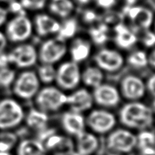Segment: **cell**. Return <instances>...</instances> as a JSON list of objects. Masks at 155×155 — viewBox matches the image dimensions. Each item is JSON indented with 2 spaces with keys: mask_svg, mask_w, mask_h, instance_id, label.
Instances as JSON below:
<instances>
[{
  "mask_svg": "<svg viewBox=\"0 0 155 155\" xmlns=\"http://www.w3.org/2000/svg\"><path fill=\"white\" fill-rule=\"evenodd\" d=\"M119 121L129 130H144L149 129L153 123V111L140 101H129L120 108Z\"/></svg>",
  "mask_w": 155,
  "mask_h": 155,
  "instance_id": "cell-1",
  "label": "cell"
},
{
  "mask_svg": "<svg viewBox=\"0 0 155 155\" xmlns=\"http://www.w3.org/2000/svg\"><path fill=\"white\" fill-rule=\"evenodd\" d=\"M33 99L36 108L49 114L56 113L66 106L67 95L57 86L47 85L40 88Z\"/></svg>",
  "mask_w": 155,
  "mask_h": 155,
  "instance_id": "cell-2",
  "label": "cell"
},
{
  "mask_svg": "<svg viewBox=\"0 0 155 155\" xmlns=\"http://www.w3.org/2000/svg\"><path fill=\"white\" fill-rule=\"evenodd\" d=\"M25 111L17 99H0V131H12L24 121Z\"/></svg>",
  "mask_w": 155,
  "mask_h": 155,
  "instance_id": "cell-3",
  "label": "cell"
},
{
  "mask_svg": "<svg viewBox=\"0 0 155 155\" xmlns=\"http://www.w3.org/2000/svg\"><path fill=\"white\" fill-rule=\"evenodd\" d=\"M106 145L111 153L128 154L137 148V136L129 129L115 128L107 134Z\"/></svg>",
  "mask_w": 155,
  "mask_h": 155,
  "instance_id": "cell-4",
  "label": "cell"
},
{
  "mask_svg": "<svg viewBox=\"0 0 155 155\" xmlns=\"http://www.w3.org/2000/svg\"><path fill=\"white\" fill-rule=\"evenodd\" d=\"M40 81L36 71L31 69L23 70L17 75L12 85V91L15 96L21 100L33 99L40 89Z\"/></svg>",
  "mask_w": 155,
  "mask_h": 155,
  "instance_id": "cell-5",
  "label": "cell"
},
{
  "mask_svg": "<svg viewBox=\"0 0 155 155\" xmlns=\"http://www.w3.org/2000/svg\"><path fill=\"white\" fill-rule=\"evenodd\" d=\"M33 33V21L25 13L15 15L5 24V34L9 42H26Z\"/></svg>",
  "mask_w": 155,
  "mask_h": 155,
  "instance_id": "cell-6",
  "label": "cell"
},
{
  "mask_svg": "<svg viewBox=\"0 0 155 155\" xmlns=\"http://www.w3.org/2000/svg\"><path fill=\"white\" fill-rule=\"evenodd\" d=\"M86 126L96 135H107L115 128L117 117L113 113L105 108L91 110L85 117Z\"/></svg>",
  "mask_w": 155,
  "mask_h": 155,
  "instance_id": "cell-7",
  "label": "cell"
},
{
  "mask_svg": "<svg viewBox=\"0 0 155 155\" xmlns=\"http://www.w3.org/2000/svg\"><path fill=\"white\" fill-rule=\"evenodd\" d=\"M55 83L64 92L78 88L81 83V70L79 64L71 60L62 62L56 68Z\"/></svg>",
  "mask_w": 155,
  "mask_h": 155,
  "instance_id": "cell-8",
  "label": "cell"
},
{
  "mask_svg": "<svg viewBox=\"0 0 155 155\" xmlns=\"http://www.w3.org/2000/svg\"><path fill=\"white\" fill-rule=\"evenodd\" d=\"M40 64L55 65L63 59L68 52L67 41L58 36L46 39L37 49Z\"/></svg>",
  "mask_w": 155,
  "mask_h": 155,
  "instance_id": "cell-9",
  "label": "cell"
},
{
  "mask_svg": "<svg viewBox=\"0 0 155 155\" xmlns=\"http://www.w3.org/2000/svg\"><path fill=\"white\" fill-rule=\"evenodd\" d=\"M10 64L21 70H28L34 66L38 60V51L30 43H18L8 52Z\"/></svg>",
  "mask_w": 155,
  "mask_h": 155,
  "instance_id": "cell-10",
  "label": "cell"
},
{
  "mask_svg": "<svg viewBox=\"0 0 155 155\" xmlns=\"http://www.w3.org/2000/svg\"><path fill=\"white\" fill-rule=\"evenodd\" d=\"M94 61L103 72L115 73L122 68L126 60L120 51L111 48H102L95 53Z\"/></svg>",
  "mask_w": 155,
  "mask_h": 155,
  "instance_id": "cell-11",
  "label": "cell"
},
{
  "mask_svg": "<svg viewBox=\"0 0 155 155\" xmlns=\"http://www.w3.org/2000/svg\"><path fill=\"white\" fill-rule=\"evenodd\" d=\"M92 95L94 104L105 109L117 107L122 98L119 89L110 83H103L94 88Z\"/></svg>",
  "mask_w": 155,
  "mask_h": 155,
  "instance_id": "cell-12",
  "label": "cell"
},
{
  "mask_svg": "<svg viewBox=\"0 0 155 155\" xmlns=\"http://www.w3.org/2000/svg\"><path fill=\"white\" fill-rule=\"evenodd\" d=\"M121 96L129 101H140L147 91L144 80L135 74L126 75L120 81Z\"/></svg>",
  "mask_w": 155,
  "mask_h": 155,
  "instance_id": "cell-13",
  "label": "cell"
},
{
  "mask_svg": "<svg viewBox=\"0 0 155 155\" xmlns=\"http://www.w3.org/2000/svg\"><path fill=\"white\" fill-rule=\"evenodd\" d=\"M122 14L129 20L133 27L141 30H149L154 21L153 12L144 6H126Z\"/></svg>",
  "mask_w": 155,
  "mask_h": 155,
  "instance_id": "cell-14",
  "label": "cell"
},
{
  "mask_svg": "<svg viewBox=\"0 0 155 155\" xmlns=\"http://www.w3.org/2000/svg\"><path fill=\"white\" fill-rule=\"evenodd\" d=\"M94 104L92 92L87 88H77L67 95L66 106L68 110L84 114L91 110Z\"/></svg>",
  "mask_w": 155,
  "mask_h": 155,
  "instance_id": "cell-15",
  "label": "cell"
},
{
  "mask_svg": "<svg viewBox=\"0 0 155 155\" xmlns=\"http://www.w3.org/2000/svg\"><path fill=\"white\" fill-rule=\"evenodd\" d=\"M62 130L70 137L75 138L86 130V121L83 114L67 110L61 117Z\"/></svg>",
  "mask_w": 155,
  "mask_h": 155,
  "instance_id": "cell-16",
  "label": "cell"
},
{
  "mask_svg": "<svg viewBox=\"0 0 155 155\" xmlns=\"http://www.w3.org/2000/svg\"><path fill=\"white\" fill-rule=\"evenodd\" d=\"M33 30L40 37L57 35L60 22L53 15L45 13L37 14L33 20Z\"/></svg>",
  "mask_w": 155,
  "mask_h": 155,
  "instance_id": "cell-17",
  "label": "cell"
},
{
  "mask_svg": "<svg viewBox=\"0 0 155 155\" xmlns=\"http://www.w3.org/2000/svg\"><path fill=\"white\" fill-rule=\"evenodd\" d=\"M113 33L114 42L121 49H130L138 40L136 32L122 22L113 27Z\"/></svg>",
  "mask_w": 155,
  "mask_h": 155,
  "instance_id": "cell-18",
  "label": "cell"
},
{
  "mask_svg": "<svg viewBox=\"0 0 155 155\" xmlns=\"http://www.w3.org/2000/svg\"><path fill=\"white\" fill-rule=\"evenodd\" d=\"M74 139V151L81 155L94 154L100 146L98 137L91 131L85 130Z\"/></svg>",
  "mask_w": 155,
  "mask_h": 155,
  "instance_id": "cell-19",
  "label": "cell"
},
{
  "mask_svg": "<svg viewBox=\"0 0 155 155\" xmlns=\"http://www.w3.org/2000/svg\"><path fill=\"white\" fill-rule=\"evenodd\" d=\"M71 60L80 64L89 58L92 52V43L90 39L83 37L74 38L68 47Z\"/></svg>",
  "mask_w": 155,
  "mask_h": 155,
  "instance_id": "cell-20",
  "label": "cell"
},
{
  "mask_svg": "<svg viewBox=\"0 0 155 155\" xmlns=\"http://www.w3.org/2000/svg\"><path fill=\"white\" fill-rule=\"evenodd\" d=\"M24 121L28 128L40 133L48 129L50 117L47 113L34 107L25 114Z\"/></svg>",
  "mask_w": 155,
  "mask_h": 155,
  "instance_id": "cell-21",
  "label": "cell"
},
{
  "mask_svg": "<svg viewBox=\"0 0 155 155\" xmlns=\"http://www.w3.org/2000/svg\"><path fill=\"white\" fill-rule=\"evenodd\" d=\"M15 155H48V151L39 139L27 138L18 142Z\"/></svg>",
  "mask_w": 155,
  "mask_h": 155,
  "instance_id": "cell-22",
  "label": "cell"
},
{
  "mask_svg": "<svg viewBox=\"0 0 155 155\" xmlns=\"http://www.w3.org/2000/svg\"><path fill=\"white\" fill-rule=\"evenodd\" d=\"M104 74L96 65H90L81 71V83L86 87L94 89L103 83Z\"/></svg>",
  "mask_w": 155,
  "mask_h": 155,
  "instance_id": "cell-23",
  "label": "cell"
},
{
  "mask_svg": "<svg viewBox=\"0 0 155 155\" xmlns=\"http://www.w3.org/2000/svg\"><path fill=\"white\" fill-rule=\"evenodd\" d=\"M49 10L53 16L65 19L69 18L74 10V5L71 0H51Z\"/></svg>",
  "mask_w": 155,
  "mask_h": 155,
  "instance_id": "cell-24",
  "label": "cell"
},
{
  "mask_svg": "<svg viewBox=\"0 0 155 155\" xmlns=\"http://www.w3.org/2000/svg\"><path fill=\"white\" fill-rule=\"evenodd\" d=\"M109 29L107 25L102 21L91 25L88 30V35L91 43L96 45H103L109 40Z\"/></svg>",
  "mask_w": 155,
  "mask_h": 155,
  "instance_id": "cell-25",
  "label": "cell"
},
{
  "mask_svg": "<svg viewBox=\"0 0 155 155\" xmlns=\"http://www.w3.org/2000/svg\"><path fill=\"white\" fill-rule=\"evenodd\" d=\"M78 29L77 20L73 18H68L63 19V22L60 23V27L57 35L59 37L64 40L74 39Z\"/></svg>",
  "mask_w": 155,
  "mask_h": 155,
  "instance_id": "cell-26",
  "label": "cell"
},
{
  "mask_svg": "<svg viewBox=\"0 0 155 155\" xmlns=\"http://www.w3.org/2000/svg\"><path fill=\"white\" fill-rule=\"evenodd\" d=\"M41 83L50 85L55 82L56 75V68L55 65L49 64H40L36 71Z\"/></svg>",
  "mask_w": 155,
  "mask_h": 155,
  "instance_id": "cell-27",
  "label": "cell"
},
{
  "mask_svg": "<svg viewBox=\"0 0 155 155\" xmlns=\"http://www.w3.org/2000/svg\"><path fill=\"white\" fill-rule=\"evenodd\" d=\"M126 61L132 68L141 69L148 65V55L144 50H135L129 54Z\"/></svg>",
  "mask_w": 155,
  "mask_h": 155,
  "instance_id": "cell-28",
  "label": "cell"
},
{
  "mask_svg": "<svg viewBox=\"0 0 155 155\" xmlns=\"http://www.w3.org/2000/svg\"><path fill=\"white\" fill-rule=\"evenodd\" d=\"M18 143L17 135L12 131H1L0 133V151H11L16 148Z\"/></svg>",
  "mask_w": 155,
  "mask_h": 155,
  "instance_id": "cell-29",
  "label": "cell"
},
{
  "mask_svg": "<svg viewBox=\"0 0 155 155\" xmlns=\"http://www.w3.org/2000/svg\"><path fill=\"white\" fill-rule=\"evenodd\" d=\"M16 77V71L9 66L0 68V89L12 88Z\"/></svg>",
  "mask_w": 155,
  "mask_h": 155,
  "instance_id": "cell-30",
  "label": "cell"
},
{
  "mask_svg": "<svg viewBox=\"0 0 155 155\" xmlns=\"http://www.w3.org/2000/svg\"><path fill=\"white\" fill-rule=\"evenodd\" d=\"M137 136V148L138 150L149 147H153L155 145V134L148 129L141 130Z\"/></svg>",
  "mask_w": 155,
  "mask_h": 155,
  "instance_id": "cell-31",
  "label": "cell"
},
{
  "mask_svg": "<svg viewBox=\"0 0 155 155\" xmlns=\"http://www.w3.org/2000/svg\"><path fill=\"white\" fill-rule=\"evenodd\" d=\"M123 17H124V15H123L122 13L115 12V11L108 10V12H106L103 15L101 21L109 27H110L111 26L115 27V25L119 24V23L122 22V21Z\"/></svg>",
  "mask_w": 155,
  "mask_h": 155,
  "instance_id": "cell-32",
  "label": "cell"
},
{
  "mask_svg": "<svg viewBox=\"0 0 155 155\" xmlns=\"http://www.w3.org/2000/svg\"><path fill=\"white\" fill-rule=\"evenodd\" d=\"M47 0H20L19 2L24 10L39 11L43 8Z\"/></svg>",
  "mask_w": 155,
  "mask_h": 155,
  "instance_id": "cell-33",
  "label": "cell"
},
{
  "mask_svg": "<svg viewBox=\"0 0 155 155\" xmlns=\"http://www.w3.org/2000/svg\"><path fill=\"white\" fill-rule=\"evenodd\" d=\"M99 15L93 9H86L81 14V22L87 25H94L98 22Z\"/></svg>",
  "mask_w": 155,
  "mask_h": 155,
  "instance_id": "cell-34",
  "label": "cell"
},
{
  "mask_svg": "<svg viewBox=\"0 0 155 155\" xmlns=\"http://www.w3.org/2000/svg\"><path fill=\"white\" fill-rule=\"evenodd\" d=\"M141 43L147 48L155 45V32H152L149 30H144L141 37Z\"/></svg>",
  "mask_w": 155,
  "mask_h": 155,
  "instance_id": "cell-35",
  "label": "cell"
},
{
  "mask_svg": "<svg viewBox=\"0 0 155 155\" xmlns=\"http://www.w3.org/2000/svg\"><path fill=\"white\" fill-rule=\"evenodd\" d=\"M96 5L103 10H111L116 4V0H94Z\"/></svg>",
  "mask_w": 155,
  "mask_h": 155,
  "instance_id": "cell-36",
  "label": "cell"
},
{
  "mask_svg": "<svg viewBox=\"0 0 155 155\" xmlns=\"http://www.w3.org/2000/svg\"><path fill=\"white\" fill-rule=\"evenodd\" d=\"M146 89L155 98V74L150 76L145 83Z\"/></svg>",
  "mask_w": 155,
  "mask_h": 155,
  "instance_id": "cell-37",
  "label": "cell"
},
{
  "mask_svg": "<svg viewBox=\"0 0 155 155\" xmlns=\"http://www.w3.org/2000/svg\"><path fill=\"white\" fill-rule=\"evenodd\" d=\"M9 11L13 12L15 15H19V14L25 13L24 12V8L22 7L20 2H10V6H9Z\"/></svg>",
  "mask_w": 155,
  "mask_h": 155,
  "instance_id": "cell-38",
  "label": "cell"
},
{
  "mask_svg": "<svg viewBox=\"0 0 155 155\" xmlns=\"http://www.w3.org/2000/svg\"><path fill=\"white\" fill-rule=\"evenodd\" d=\"M9 20V11L0 6V27L7 23Z\"/></svg>",
  "mask_w": 155,
  "mask_h": 155,
  "instance_id": "cell-39",
  "label": "cell"
},
{
  "mask_svg": "<svg viewBox=\"0 0 155 155\" xmlns=\"http://www.w3.org/2000/svg\"><path fill=\"white\" fill-rule=\"evenodd\" d=\"M8 43H9V40L6 37L5 34L4 32L0 30V54L5 52L8 46Z\"/></svg>",
  "mask_w": 155,
  "mask_h": 155,
  "instance_id": "cell-40",
  "label": "cell"
},
{
  "mask_svg": "<svg viewBox=\"0 0 155 155\" xmlns=\"http://www.w3.org/2000/svg\"><path fill=\"white\" fill-rule=\"evenodd\" d=\"M10 65L8 53L2 52L0 54V68L8 67Z\"/></svg>",
  "mask_w": 155,
  "mask_h": 155,
  "instance_id": "cell-41",
  "label": "cell"
},
{
  "mask_svg": "<svg viewBox=\"0 0 155 155\" xmlns=\"http://www.w3.org/2000/svg\"><path fill=\"white\" fill-rule=\"evenodd\" d=\"M137 155H155L154 147H149V148H144L139 149Z\"/></svg>",
  "mask_w": 155,
  "mask_h": 155,
  "instance_id": "cell-42",
  "label": "cell"
},
{
  "mask_svg": "<svg viewBox=\"0 0 155 155\" xmlns=\"http://www.w3.org/2000/svg\"><path fill=\"white\" fill-rule=\"evenodd\" d=\"M148 64H150L152 68H155V49H153L148 55Z\"/></svg>",
  "mask_w": 155,
  "mask_h": 155,
  "instance_id": "cell-43",
  "label": "cell"
},
{
  "mask_svg": "<svg viewBox=\"0 0 155 155\" xmlns=\"http://www.w3.org/2000/svg\"><path fill=\"white\" fill-rule=\"evenodd\" d=\"M74 1L78 5H87L90 4L94 0H74Z\"/></svg>",
  "mask_w": 155,
  "mask_h": 155,
  "instance_id": "cell-44",
  "label": "cell"
},
{
  "mask_svg": "<svg viewBox=\"0 0 155 155\" xmlns=\"http://www.w3.org/2000/svg\"><path fill=\"white\" fill-rule=\"evenodd\" d=\"M137 1H138V0H124V2L126 4V6L133 5H135V3Z\"/></svg>",
  "mask_w": 155,
  "mask_h": 155,
  "instance_id": "cell-45",
  "label": "cell"
},
{
  "mask_svg": "<svg viewBox=\"0 0 155 155\" xmlns=\"http://www.w3.org/2000/svg\"><path fill=\"white\" fill-rule=\"evenodd\" d=\"M0 155H14L11 151H0Z\"/></svg>",
  "mask_w": 155,
  "mask_h": 155,
  "instance_id": "cell-46",
  "label": "cell"
},
{
  "mask_svg": "<svg viewBox=\"0 0 155 155\" xmlns=\"http://www.w3.org/2000/svg\"><path fill=\"white\" fill-rule=\"evenodd\" d=\"M1 2H12V0H0Z\"/></svg>",
  "mask_w": 155,
  "mask_h": 155,
  "instance_id": "cell-47",
  "label": "cell"
},
{
  "mask_svg": "<svg viewBox=\"0 0 155 155\" xmlns=\"http://www.w3.org/2000/svg\"><path fill=\"white\" fill-rule=\"evenodd\" d=\"M109 155H121V154H115V153H111L109 154Z\"/></svg>",
  "mask_w": 155,
  "mask_h": 155,
  "instance_id": "cell-48",
  "label": "cell"
},
{
  "mask_svg": "<svg viewBox=\"0 0 155 155\" xmlns=\"http://www.w3.org/2000/svg\"><path fill=\"white\" fill-rule=\"evenodd\" d=\"M153 108H154V110H155V101H153Z\"/></svg>",
  "mask_w": 155,
  "mask_h": 155,
  "instance_id": "cell-49",
  "label": "cell"
},
{
  "mask_svg": "<svg viewBox=\"0 0 155 155\" xmlns=\"http://www.w3.org/2000/svg\"><path fill=\"white\" fill-rule=\"evenodd\" d=\"M154 27H155V24H154Z\"/></svg>",
  "mask_w": 155,
  "mask_h": 155,
  "instance_id": "cell-50",
  "label": "cell"
}]
</instances>
